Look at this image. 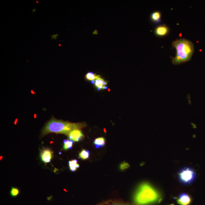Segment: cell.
I'll list each match as a JSON object with an SVG mask.
<instances>
[{
    "label": "cell",
    "mask_w": 205,
    "mask_h": 205,
    "mask_svg": "<svg viewBox=\"0 0 205 205\" xmlns=\"http://www.w3.org/2000/svg\"><path fill=\"white\" fill-rule=\"evenodd\" d=\"M162 197L160 192L148 182L139 184L133 195L134 205H150L160 203Z\"/></svg>",
    "instance_id": "cell-1"
},
{
    "label": "cell",
    "mask_w": 205,
    "mask_h": 205,
    "mask_svg": "<svg viewBox=\"0 0 205 205\" xmlns=\"http://www.w3.org/2000/svg\"><path fill=\"white\" fill-rule=\"evenodd\" d=\"M172 46L176 50V57H172L173 64H180L191 59L194 51L193 44L191 42L181 38L172 42Z\"/></svg>",
    "instance_id": "cell-2"
},
{
    "label": "cell",
    "mask_w": 205,
    "mask_h": 205,
    "mask_svg": "<svg viewBox=\"0 0 205 205\" xmlns=\"http://www.w3.org/2000/svg\"><path fill=\"white\" fill-rule=\"evenodd\" d=\"M82 124H75L58 120L53 118L44 126L42 131L43 135L51 133L63 134L68 135L73 130L84 127Z\"/></svg>",
    "instance_id": "cell-3"
},
{
    "label": "cell",
    "mask_w": 205,
    "mask_h": 205,
    "mask_svg": "<svg viewBox=\"0 0 205 205\" xmlns=\"http://www.w3.org/2000/svg\"><path fill=\"white\" fill-rule=\"evenodd\" d=\"M196 178V172L191 167H185L180 169L178 178L180 182L184 185H189L193 183Z\"/></svg>",
    "instance_id": "cell-4"
},
{
    "label": "cell",
    "mask_w": 205,
    "mask_h": 205,
    "mask_svg": "<svg viewBox=\"0 0 205 205\" xmlns=\"http://www.w3.org/2000/svg\"><path fill=\"white\" fill-rule=\"evenodd\" d=\"M53 152L48 148L44 149L41 150L40 155L41 160L44 163L50 162L53 159Z\"/></svg>",
    "instance_id": "cell-5"
},
{
    "label": "cell",
    "mask_w": 205,
    "mask_h": 205,
    "mask_svg": "<svg viewBox=\"0 0 205 205\" xmlns=\"http://www.w3.org/2000/svg\"><path fill=\"white\" fill-rule=\"evenodd\" d=\"M68 136L69 139L70 140L76 142L80 141L84 137L81 130L79 129H76L72 130L69 134Z\"/></svg>",
    "instance_id": "cell-6"
},
{
    "label": "cell",
    "mask_w": 205,
    "mask_h": 205,
    "mask_svg": "<svg viewBox=\"0 0 205 205\" xmlns=\"http://www.w3.org/2000/svg\"><path fill=\"white\" fill-rule=\"evenodd\" d=\"M177 202L180 205H189L191 202L190 195L186 193H182L176 198Z\"/></svg>",
    "instance_id": "cell-7"
},
{
    "label": "cell",
    "mask_w": 205,
    "mask_h": 205,
    "mask_svg": "<svg viewBox=\"0 0 205 205\" xmlns=\"http://www.w3.org/2000/svg\"><path fill=\"white\" fill-rule=\"evenodd\" d=\"M169 29L168 27L165 25H161L158 26L155 29V33L156 36H164L168 33Z\"/></svg>",
    "instance_id": "cell-8"
},
{
    "label": "cell",
    "mask_w": 205,
    "mask_h": 205,
    "mask_svg": "<svg viewBox=\"0 0 205 205\" xmlns=\"http://www.w3.org/2000/svg\"><path fill=\"white\" fill-rule=\"evenodd\" d=\"M106 144V140L103 137L96 138L94 141V144L96 149L103 148Z\"/></svg>",
    "instance_id": "cell-9"
},
{
    "label": "cell",
    "mask_w": 205,
    "mask_h": 205,
    "mask_svg": "<svg viewBox=\"0 0 205 205\" xmlns=\"http://www.w3.org/2000/svg\"><path fill=\"white\" fill-rule=\"evenodd\" d=\"M68 165L70 170L72 172L76 171L79 167L78 160L76 159L69 161Z\"/></svg>",
    "instance_id": "cell-10"
},
{
    "label": "cell",
    "mask_w": 205,
    "mask_h": 205,
    "mask_svg": "<svg viewBox=\"0 0 205 205\" xmlns=\"http://www.w3.org/2000/svg\"><path fill=\"white\" fill-rule=\"evenodd\" d=\"M151 19L154 22L159 23L161 22V14L159 11L154 12L151 15Z\"/></svg>",
    "instance_id": "cell-11"
},
{
    "label": "cell",
    "mask_w": 205,
    "mask_h": 205,
    "mask_svg": "<svg viewBox=\"0 0 205 205\" xmlns=\"http://www.w3.org/2000/svg\"><path fill=\"white\" fill-rule=\"evenodd\" d=\"M90 156V152L88 150L83 149L79 154V159L82 160H86L88 159Z\"/></svg>",
    "instance_id": "cell-12"
},
{
    "label": "cell",
    "mask_w": 205,
    "mask_h": 205,
    "mask_svg": "<svg viewBox=\"0 0 205 205\" xmlns=\"http://www.w3.org/2000/svg\"><path fill=\"white\" fill-rule=\"evenodd\" d=\"M63 143V149L64 150H67L72 149L73 144V141L64 140V141Z\"/></svg>",
    "instance_id": "cell-13"
},
{
    "label": "cell",
    "mask_w": 205,
    "mask_h": 205,
    "mask_svg": "<svg viewBox=\"0 0 205 205\" xmlns=\"http://www.w3.org/2000/svg\"><path fill=\"white\" fill-rule=\"evenodd\" d=\"M100 77V76L96 75V74H94L92 72H89L85 76V79L87 80L90 81H96V79H98Z\"/></svg>",
    "instance_id": "cell-14"
},
{
    "label": "cell",
    "mask_w": 205,
    "mask_h": 205,
    "mask_svg": "<svg viewBox=\"0 0 205 205\" xmlns=\"http://www.w3.org/2000/svg\"><path fill=\"white\" fill-rule=\"evenodd\" d=\"M10 194L11 196L13 197H16L20 194V190L18 188L12 187L10 190Z\"/></svg>",
    "instance_id": "cell-15"
},
{
    "label": "cell",
    "mask_w": 205,
    "mask_h": 205,
    "mask_svg": "<svg viewBox=\"0 0 205 205\" xmlns=\"http://www.w3.org/2000/svg\"><path fill=\"white\" fill-rule=\"evenodd\" d=\"M105 81L104 79L100 77L95 81V85L97 88L100 86H103V83Z\"/></svg>",
    "instance_id": "cell-16"
},
{
    "label": "cell",
    "mask_w": 205,
    "mask_h": 205,
    "mask_svg": "<svg viewBox=\"0 0 205 205\" xmlns=\"http://www.w3.org/2000/svg\"><path fill=\"white\" fill-rule=\"evenodd\" d=\"M130 167V165L128 163L126 162H123L120 164L119 168L121 171L125 170Z\"/></svg>",
    "instance_id": "cell-17"
},
{
    "label": "cell",
    "mask_w": 205,
    "mask_h": 205,
    "mask_svg": "<svg viewBox=\"0 0 205 205\" xmlns=\"http://www.w3.org/2000/svg\"><path fill=\"white\" fill-rule=\"evenodd\" d=\"M109 205H133L129 203H123V202H114Z\"/></svg>",
    "instance_id": "cell-18"
},
{
    "label": "cell",
    "mask_w": 205,
    "mask_h": 205,
    "mask_svg": "<svg viewBox=\"0 0 205 205\" xmlns=\"http://www.w3.org/2000/svg\"><path fill=\"white\" fill-rule=\"evenodd\" d=\"M107 84H108V82H107V81H105L103 83V86H105V85H107Z\"/></svg>",
    "instance_id": "cell-19"
},
{
    "label": "cell",
    "mask_w": 205,
    "mask_h": 205,
    "mask_svg": "<svg viewBox=\"0 0 205 205\" xmlns=\"http://www.w3.org/2000/svg\"><path fill=\"white\" fill-rule=\"evenodd\" d=\"M91 83L92 84H95V81H91Z\"/></svg>",
    "instance_id": "cell-20"
},
{
    "label": "cell",
    "mask_w": 205,
    "mask_h": 205,
    "mask_svg": "<svg viewBox=\"0 0 205 205\" xmlns=\"http://www.w3.org/2000/svg\"><path fill=\"white\" fill-rule=\"evenodd\" d=\"M17 122V119H16V120L15 122H14V124H15V125H16Z\"/></svg>",
    "instance_id": "cell-21"
},
{
    "label": "cell",
    "mask_w": 205,
    "mask_h": 205,
    "mask_svg": "<svg viewBox=\"0 0 205 205\" xmlns=\"http://www.w3.org/2000/svg\"><path fill=\"white\" fill-rule=\"evenodd\" d=\"M31 92H32V94H35V92H33V90H32V91H31Z\"/></svg>",
    "instance_id": "cell-22"
},
{
    "label": "cell",
    "mask_w": 205,
    "mask_h": 205,
    "mask_svg": "<svg viewBox=\"0 0 205 205\" xmlns=\"http://www.w3.org/2000/svg\"><path fill=\"white\" fill-rule=\"evenodd\" d=\"M36 115H36V114H35V115H34V118H36Z\"/></svg>",
    "instance_id": "cell-23"
},
{
    "label": "cell",
    "mask_w": 205,
    "mask_h": 205,
    "mask_svg": "<svg viewBox=\"0 0 205 205\" xmlns=\"http://www.w3.org/2000/svg\"><path fill=\"white\" fill-rule=\"evenodd\" d=\"M174 205V204H171V205Z\"/></svg>",
    "instance_id": "cell-24"
}]
</instances>
